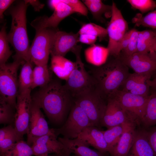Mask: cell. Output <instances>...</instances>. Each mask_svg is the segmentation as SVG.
<instances>
[{"instance_id":"cell-18","label":"cell","mask_w":156,"mask_h":156,"mask_svg":"<svg viewBox=\"0 0 156 156\" xmlns=\"http://www.w3.org/2000/svg\"><path fill=\"white\" fill-rule=\"evenodd\" d=\"M77 138L100 152L109 153V149L105 139L103 131L96 127L90 126L86 127Z\"/></svg>"},{"instance_id":"cell-13","label":"cell","mask_w":156,"mask_h":156,"mask_svg":"<svg viewBox=\"0 0 156 156\" xmlns=\"http://www.w3.org/2000/svg\"><path fill=\"white\" fill-rule=\"evenodd\" d=\"M129 122H135L129 113L116 100L112 97H109L101 122V127H105L108 129Z\"/></svg>"},{"instance_id":"cell-20","label":"cell","mask_w":156,"mask_h":156,"mask_svg":"<svg viewBox=\"0 0 156 156\" xmlns=\"http://www.w3.org/2000/svg\"><path fill=\"white\" fill-rule=\"evenodd\" d=\"M127 156H155L144 128L137 127L132 145Z\"/></svg>"},{"instance_id":"cell-9","label":"cell","mask_w":156,"mask_h":156,"mask_svg":"<svg viewBox=\"0 0 156 156\" xmlns=\"http://www.w3.org/2000/svg\"><path fill=\"white\" fill-rule=\"evenodd\" d=\"M91 126L88 117L83 110L74 103L64 123L59 128L53 130L57 136L73 139L77 138L86 127Z\"/></svg>"},{"instance_id":"cell-27","label":"cell","mask_w":156,"mask_h":156,"mask_svg":"<svg viewBox=\"0 0 156 156\" xmlns=\"http://www.w3.org/2000/svg\"><path fill=\"white\" fill-rule=\"evenodd\" d=\"M33 63L30 61H25L22 65L18 77V93L31 89L33 77Z\"/></svg>"},{"instance_id":"cell-36","label":"cell","mask_w":156,"mask_h":156,"mask_svg":"<svg viewBox=\"0 0 156 156\" xmlns=\"http://www.w3.org/2000/svg\"><path fill=\"white\" fill-rule=\"evenodd\" d=\"M127 1L133 8L144 14L153 10L156 8V2L153 0H128Z\"/></svg>"},{"instance_id":"cell-45","label":"cell","mask_w":156,"mask_h":156,"mask_svg":"<svg viewBox=\"0 0 156 156\" xmlns=\"http://www.w3.org/2000/svg\"><path fill=\"white\" fill-rule=\"evenodd\" d=\"M29 4L31 5L34 8L35 11H38L42 8L44 5L41 3L38 0H26Z\"/></svg>"},{"instance_id":"cell-24","label":"cell","mask_w":156,"mask_h":156,"mask_svg":"<svg viewBox=\"0 0 156 156\" xmlns=\"http://www.w3.org/2000/svg\"><path fill=\"white\" fill-rule=\"evenodd\" d=\"M82 2L96 20L103 22V15L107 17H111L112 5L105 4L100 0H84Z\"/></svg>"},{"instance_id":"cell-10","label":"cell","mask_w":156,"mask_h":156,"mask_svg":"<svg viewBox=\"0 0 156 156\" xmlns=\"http://www.w3.org/2000/svg\"><path fill=\"white\" fill-rule=\"evenodd\" d=\"M149 96H143L117 90L109 97L116 100L140 126L145 113Z\"/></svg>"},{"instance_id":"cell-37","label":"cell","mask_w":156,"mask_h":156,"mask_svg":"<svg viewBox=\"0 0 156 156\" xmlns=\"http://www.w3.org/2000/svg\"><path fill=\"white\" fill-rule=\"evenodd\" d=\"M151 76L150 75H144L134 88L129 92L143 96H148L149 95L150 87L147 82V80L151 79Z\"/></svg>"},{"instance_id":"cell-1","label":"cell","mask_w":156,"mask_h":156,"mask_svg":"<svg viewBox=\"0 0 156 156\" xmlns=\"http://www.w3.org/2000/svg\"><path fill=\"white\" fill-rule=\"evenodd\" d=\"M32 98L49 121L55 125L64 123L74 103L69 91L56 80L40 87Z\"/></svg>"},{"instance_id":"cell-30","label":"cell","mask_w":156,"mask_h":156,"mask_svg":"<svg viewBox=\"0 0 156 156\" xmlns=\"http://www.w3.org/2000/svg\"><path fill=\"white\" fill-rule=\"evenodd\" d=\"M0 156H33L31 146L23 140L17 141L7 150L0 154Z\"/></svg>"},{"instance_id":"cell-44","label":"cell","mask_w":156,"mask_h":156,"mask_svg":"<svg viewBox=\"0 0 156 156\" xmlns=\"http://www.w3.org/2000/svg\"><path fill=\"white\" fill-rule=\"evenodd\" d=\"M130 34L128 31L125 35L120 43V48L121 52L127 47L129 40Z\"/></svg>"},{"instance_id":"cell-3","label":"cell","mask_w":156,"mask_h":156,"mask_svg":"<svg viewBox=\"0 0 156 156\" xmlns=\"http://www.w3.org/2000/svg\"><path fill=\"white\" fill-rule=\"evenodd\" d=\"M109 56L104 64L94 68L92 76L96 89L107 99L119 89L130 73L129 68L119 57Z\"/></svg>"},{"instance_id":"cell-22","label":"cell","mask_w":156,"mask_h":156,"mask_svg":"<svg viewBox=\"0 0 156 156\" xmlns=\"http://www.w3.org/2000/svg\"><path fill=\"white\" fill-rule=\"evenodd\" d=\"M75 63L59 55L51 56V69L59 78L66 80L73 70Z\"/></svg>"},{"instance_id":"cell-8","label":"cell","mask_w":156,"mask_h":156,"mask_svg":"<svg viewBox=\"0 0 156 156\" xmlns=\"http://www.w3.org/2000/svg\"><path fill=\"white\" fill-rule=\"evenodd\" d=\"M111 19L106 29L109 41L107 48L110 56L119 57L120 45L122 38L128 31V25L121 11L113 2Z\"/></svg>"},{"instance_id":"cell-28","label":"cell","mask_w":156,"mask_h":156,"mask_svg":"<svg viewBox=\"0 0 156 156\" xmlns=\"http://www.w3.org/2000/svg\"><path fill=\"white\" fill-rule=\"evenodd\" d=\"M125 123L116 125L105 131H103L110 156L112 155L114 148L118 144L124 131Z\"/></svg>"},{"instance_id":"cell-2","label":"cell","mask_w":156,"mask_h":156,"mask_svg":"<svg viewBox=\"0 0 156 156\" xmlns=\"http://www.w3.org/2000/svg\"><path fill=\"white\" fill-rule=\"evenodd\" d=\"M29 4L26 0L15 1L7 10L5 14L10 15L12 21L8 38L16 52L13 57L23 62L30 61V47L27 28L26 14Z\"/></svg>"},{"instance_id":"cell-14","label":"cell","mask_w":156,"mask_h":156,"mask_svg":"<svg viewBox=\"0 0 156 156\" xmlns=\"http://www.w3.org/2000/svg\"><path fill=\"white\" fill-rule=\"evenodd\" d=\"M48 134H55L53 128H49L41 108L32 101L27 142L31 146L36 139Z\"/></svg>"},{"instance_id":"cell-46","label":"cell","mask_w":156,"mask_h":156,"mask_svg":"<svg viewBox=\"0 0 156 156\" xmlns=\"http://www.w3.org/2000/svg\"><path fill=\"white\" fill-rule=\"evenodd\" d=\"M147 82L150 88H151L153 90L156 91V76L152 79H148Z\"/></svg>"},{"instance_id":"cell-15","label":"cell","mask_w":156,"mask_h":156,"mask_svg":"<svg viewBox=\"0 0 156 156\" xmlns=\"http://www.w3.org/2000/svg\"><path fill=\"white\" fill-rule=\"evenodd\" d=\"M55 134H48L36 139L31 147L34 155L47 156L50 153L70 155L63 144L57 139Z\"/></svg>"},{"instance_id":"cell-12","label":"cell","mask_w":156,"mask_h":156,"mask_svg":"<svg viewBox=\"0 0 156 156\" xmlns=\"http://www.w3.org/2000/svg\"><path fill=\"white\" fill-rule=\"evenodd\" d=\"M119 57L125 64L137 73L152 76L156 71V53L154 51L137 52L129 56L120 55Z\"/></svg>"},{"instance_id":"cell-6","label":"cell","mask_w":156,"mask_h":156,"mask_svg":"<svg viewBox=\"0 0 156 156\" xmlns=\"http://www.w3.org/2000/svg\"><path fill=\"white\" fill-rule=\"evenodd\" d=\"M24 62L14 60L12 63L0 66V99L15 109L18 89V70Z\"/></svg>"},{"instance_id":"cell-32","label":"cell","mask_w":156,"mask_h":156,"mask_svg":"<svg viewBox=\"0 0 156 156\" xmlns=\"http://www.w3.org/2000/svg\"><path fill=\"white\" fill-rule=\"evenodd\" d=\"M15 109L5 101L0 99V123L14 126Z\"/></svg>"},{"instance_id":"cell-33","label":"cell","mask_w":156,"mask_h":156,"mask_svg":"<svg viewBox=\"0 0 156 156\" xmlns=\"http://www.w3.org/2000/svg\"><path fill=\"white\" fill-rule=\"evenodd\" d=\"M132 22L138 26H140L156 29V9L143 16L137 14L132 20Z\"/></svg>"},{"instance_id":"cell-11","label":"cell","mask_w":156,"mask_h":156,"mask_svg":"<svg viewBox=\"0 0 156 156\" xmlns=\"http://www.w3.org/2000/svg\"><path fill=\"white\" fill-rule=\"evenodd\" d=\"M31 90L18 93L17 97L14 127L18 141L23 140L28 131L32 102Z\"/></svg>"},{"instance_id":"cell-48","label":"cell","mask_w":156,"mask_h":156,"mask_svg":"<svg viewBox=\"0 0 156 156\" xmlns=\"http://www.w3.org/2000/svg\"><path fill=\"white\" fill-rule=\"evenodd\" d=\"M60 156H71L70 155L68 154H64L63 155H60Z\"/></svg>"},{"instance_id":"cell-31","label":"cell","mask_w":156,"mask_h":156,"mask_svg":"<svg viewBox=\"0 0 156 156\" xmlns=\"http://www.w3.org/2000/svg\"><path fill=\"white\" fill-rule=\"evenodd\" d=\"M5 25H3L0 31V66L6 64L12 53L9 46Z\"/></svg>"},{"instance_id":"cell-42","label":"cell","mask_w":156,"mask_h":156,"mask_svg":"<svg viewBox=\"0 0 156 156\" xmlns=\"http://www.w3.org/2000/svg\"><path fill=\"white\" fill-rule=\"evenodd\" d=\"M97 37L94 36L86 34L79 35V41L82 43L89 45L94 44Z\"/></svg>"},{"instance_id":"cell-16","label":"cell","mask_w":156,"mask_h":156,"mask_svg":"<svg viewBox=\"0 0 156 156\" xmlns=\"http://www.w3.org/2000/svg\"><path fill=\"white\" fill-rule=\"evenodd\" d=\"M58 2L53 14L49 17L45 16L38 17L31 22V25L36 30L45 28H57L62 21L75 13L61 0H58Z\"/></svg>"},{"instance_id":"cell-38","label":"cell","mask_w":156,"mask_h":156,"mask_svg":"<svg viewBox=\"0 0 156 156\" xmlns=\"http://www.w3.org/2000/svg\"><path fill=\"white\" fill-rule=\"evenodd\" d=\"M144 75H145L139 74L135 73H130L118 90L129 92Z\"/></svg>"},{"instance_id":"cell-39","label":"cell","mask_w":156,"mask_h":156,"mask_svg":"<svg viewBox=\"0 0 156 156\" xmlns=\"http://www.w3.org/2000/svg\"><path fill=\"white\" fill-rule=\"evenodd\" d=\"M17 141L15 130L0 137V154L4 152Z\"/></svg>"},{"instance_id":"cell-21","label":"cell","mask_w":156,"mask_h":156,"mask_svg":"<svg viewBox=\"0 0 156 156\" xmlns=\"http://www.w3.org/2000/svg\"><path fill=\"white\" fill-rule=\"evenodd\" d=\"M137 124L134 122L125 123L124 131L111 156H127L132 145Z\"/></svg>"},{"instance_id":"cell-49","label":"cell","mask_w":156,"mask_h":156,"mask_svg":"<svg viewBox=\"0 0 156 156\" xmlns=\"http://www.w3.org/2000/svg\"><path fill=\"white\" fill-rule=\"evenodd\" d=\"M47 156H60V155H57L55 154V155H48Z\"/></svg>"},{"instance_id":"cell-4","label":"cell","mask_w":156,"mask_h":156,"mask_svg":"<svg viewBox=\"0 0 156 156\" xmlns=\"http://www.w3.org/2000/svg\"><path fill=\"white\" fill-rule=\"evenodd\" d=\"M81 46L77 45L71 51L76 57L75 67L64 85L73 98L95 88V83L92 76L86 70L81 56Z\"/></svg>"},{"instance_id":"cell-23","label":"cell","mask_w":156,"mask_h":156,"mask_svg":"<svg viewBox=\"0 0 156 156\" xmlns=\"http://www.w3.org/2000/svg\"><path fill=\"white\" fill-rule=\"evenodd\" d=\"M84 55L88 62L98 67L106 62L109 54L107 47L94 44L85 50Z\"/></svg>"},{"instance_id":"cell-34","label":"cell","mask_w":156,"mask_h":156,"mask_svg":"<svg viewBox=\"0 0 156 156\" xmlns=\"http://www.w3.org/2000/svg\"><path fill=\"white\" fill-rule=\"evenodd\" d=\"M78 33L79 35L86 34L93 35L99 38L101 40L107 36L106 29L93 23L84 24Z\"/></svg>"},{"instance_id":"cell-43","label":"cell","mask_w":156,"mask_h":156,"mask_svg":"<svg viewBox=\"0 0 156 156\" xmlns=\"http://www.w3.org/2000/svg\"><path fill=\"white\" fill-rule=\"evenodd\" d=\"M13 0H0V17L1 19L3 18V13L15 1Z\"/></svg>"},{"instance_id":"cell-40","label":"cell","mask_w":156,"mask_h":156,"mask_svg":"<svg viewBox=\"0 0 156 156\" xmlns=\"http://www.w3.org/2000/svg\"><path fill=\"white\" fill-rule=\"evenodd\" d=\"M62 1L69 6L75 12L87 16L88 9L83 2L79 0H61Z\"/></svg>"},{"instance_id":"cell-25","label":"cell","mask_w":156,"mask_h":156,"mask_svg":"<svg viewBox=\"0 0 156 156\" xmlns=\"http://www.w3.org/2000/svg\"><path fill=\"white\" fill-rule=\"evenodd\" d=\"M156 125V91L153 90L149 94L145 113L140 127L144 128Z\"/></svg>"},{"instance_id":"cell-7","label":"cell","mask_w":156,"mask_h":156,"mask_svg":"<svg viewBox=\"0 0 156 156\" xmlns=\"http://www.w3.org/2000/svg\"><path fill=\"white\" fill-rule=\"evenodd\" d=\"M57 28H45L36 30L29 51V60L36 66L47 65Z\"/></svg>"},{"instance_id":"cell-41","label":"cell","mask_w":156,"mask_h":156,"mask_svg":"<svg viewBox=\"0 0 156 156\" xmlns=\"http://www.w3.org/2000/svg\"><path fill=\"white\" fill-rule=\"evenodd\" d=\"M144 129L149 142L156 156V126Z\"/></svg>"},{"instance_id":"cell-29","label":"cell","mask_w":156,"mask_h":156,"mask_svg":"<svg viewBox=\"0 0 156 156\" xmlns=\"http://www.w3.org/2000/svg\"><path fill=\"white\" fill-rule=\"evenodd\" d=\"M47 65L36 66L34 68L32 81L31 88L43 87L51 81Z\"/></svg>"},{"instance_id":"cell-26","label":"cell","mask_w":156,"mask_h":156,"mask_svg":"<svg viewBox=\"0 0 156 156\" xmlns=\"http://www.w3.org/2000/svg\"><path fill=\"white\" fill-rule=\"evenodd\" d=\"M155 40V34L153 30L139 31L137 52L148 53L154 51Z\"/></svg>"},{"instance_id":"cell-19","label":"cell","mask_w":156,"mask_h":156,"mask_svg":"<svg viewBox=\"0 0 156 156\" xmlns=\"http://www.w3.org/2000/svg\"><path fill=\"white\" fill-rule=\"evenodd\" d=\"M58 140L62 142L71 154L74 156H109V153H102L90 148L85 142L78 138L70 139L59 137Z\"/></svg>"},{"instance_id":"cell-47","label":"cell","mask_w":156,"mask_h":156,"mask_svg":"<svg viewBox=\"0 0 156 156\" xmlns=\"http://www.w3.org/2000/svg\"><path fill=\"white\" fill-rule=\"evenodd\" d=\"M155 34V46L154 47V51L156 53V29H153Z\"/></svg>"},{"instance_id":"cell-35","label":"cell","mask_w":156,"mask_h":156,"mask_svg":"<svg viewBox=\"0 0 156 156\" xmlns=\"http://www.w3.org/2000/svg\"><path fill=\"white\" fill-rule=\"evenodd\" d=\"M129 40L127 48L122 51L120 55L129 56L137 52L138 38L139 31L135 29L129 31Z\"/></svg>"},{"instance_id":"cell-5","label":"cell","mask_w":156,"mask_h":156,"mask_svg":"<svg viewBox=\"0 0 156 156\" xmlns=\"http://www.w3.org/2000/svg\"><path fill=\"white\" fill-rule=\"evenodd\" d=\"M73 99L74 103L80 107L86 114L91 126L101 130V122L107 106V98L94 88Z\"/></svg>"},{"instance_id":"cell-17","label":"cell","mask_w":156,"mask_h":156,"mask_svg":"<svg viewBox=\"0 0 156 156\" xmlns=\"http://www.w3.org/2000/svg\"><path fill=\"white\" fill-rule=\"evenodd\" d=\"M79 34L78 33H68L58 30L54 39L51 51V55L63 57L77 45Z\"/></svg>"}]
</instances>
